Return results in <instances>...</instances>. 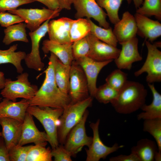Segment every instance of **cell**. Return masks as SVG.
Masks as SVG:
<instances>
[{"mask_svg":"<svg viewBox=\"0 0 161 161\" xmlns=\"http://www.w3.org/2000/svg\"><path fill=\"white\" fill-rule=\"evenodd\" d=\"M57 58L50 52L48 67L43 72L44 79L34 96L28 100L29 106L64 109L71 102L69 95L61 91L55 81V64Z\"/></svg>","mask_w":161,"mask_h":161,"instance_id":"6da1fadb","label":"cell"},{"mask_svg":"<svg viewBox=\"0 0 161 161\" xmlns=\"http://www.w3.org/2000/svg\"><path fill=\"white\" fill-rule=\"evenodd\" d=\"M147 95V90L143 84L127 80L111 104L117 113L130 114L141 109L145 104Z\"/></svg>","mask_w":161,"mask_h":161,"instance_id":"7a4b0ae2","label":"cell"},{"mask_svg":"<svg viewBox=\"0 0 161 161\" xmlns=\"http://www.w3.org/2000/svg\"><path fill=\"white\" fill-rule=\"evenodd\" d=\"M93 98L90 96L80 101L71 102L63 109V113L59 118L57 129L59 144H64L69 131L80 121L87 108L92 105Z\"/></svg>","mask_w":161,"mask_h":161,"instance_id":"3957f363","label":"cell"},{"mask_svg":"<svg viewBox=\"0 0 161 161\" xmlns=\"http://www.w3.org/2000/svg\"><path fill=\"white\" fill-rule=\"evenodd\" d=\"M64 109L48 107H41L36 106H29L27 110L35 117L41 123L45 131L48 142L52 149L58 146L59 143L57 136V129L59 118Z\"/></svg>","mask_w":161,"mask_h":161,"instance_id":"277c9868","label":"cell"},{"mask_svg":"<svg viewBox=\"0 0 161 161\" xmlns=\"http://www.w3.org/2000/svg\"><path fill=\"white\" fill-rule=\"evenodd\" d=\"M28 77V73L25 72L18 75L15 80L6 78L4 86L1 90V95L4 98L14 102H16L18 98L27 100L32 99L38 89L37 85L29 82Z\"/></svg>","mask_w":161,"mask_h":161,"instance_id":"5b68a950","label":"cell"},{"mask_svg":"<svg viewBox=\"0 0 161 161\" xmlns=\"http://www.w3.org/2000/svg\"><path fill=\"white\" fill-rule=\"evenodd\" d=\"M68 94L72 103L83 100L90 96L85 74L81 67L75 60L72 62L70 68Z\"/></svg>","mask_w":161,"mask_h":161,"instance_id":"8992f818","label":"cell"},{"mask_svg":"<svg viewBox=\"0 0 161 161\" xmlns=\"http://www.w3.org/2000/svg\"><path fill=\"white\" fill-rule=\"evenodd\" d=\"M148 52L146 60L142 67L134 73L138 77L144 72L147 73L146 80L148 83L161 81V52L155 44L145 41Z\"/></svg>","mask_w":161,"mask_h":161,"instance_id":"52a82bcc","label":"cell"},{"mask_svg":"<svg viewBox=\"0 0 161 161\" xmlns=\"http://www.w3.org/2000/svg\"><path fill=\"white\" fill-rule=\"evenodd\" d=\"M89 113L86 110L80 121L69 132L63 145L72 157L75 156L84 146L89 147L92 143V137L87 135L85 128Z\"/></svg>","mask_w":161,"mask_h":161,"instance_id":"ba28073f","label":"cell"},{"mask_svg":"<svg viewBox=\"0 0 161 161\" xmlns=\"http://www.w3.org/2000/svg\"><path fill=\"white\" fill-rule=\"evenodd\" d=\"M61 10H53L43 7L42 9L20 8L8 12L22 18L26 22L27 27L31 31H33L44 22L58 16Z\"/></svg>","mask_w":161,"mask_h":161,"instance_id":"9c48e42d","label":"cell"},{"mask_svg":"<svg viewBox=\"0 0 161 161\" xmlns=\"http://www.w3.org/2000/svg\"><path fill=\"white\" fill-rule=\"evenodd\" d=\"M100 119H98L95 123H92L90 124V127L93 131V137L90 145L88 149H86V161H98L101 159H104L110 154L124 146L123 145H119L116 143L111 147L105 145L100 137Z\"/></svg>","mask_w":161,"mask_h":161,"instance_id":"30bf717a","label":"cell"},{"mask_svg":"<svg viewBox=\"0 0 161 161\" xmlns=\"http://www.w3.org/2000/svg\"><path fill=\"white\" fill-rule=\"evenodd\" d=\"M49 20H46L36 30L29 33L31 41V50L26 54L24 60L28 68L37 71L42 70L44 67L40 55L39 46L41 40L47 32Z\"/></svg>","mask_w":161,"mask_h":161,"instance_id":"8fae6325","label":"cell"},{"mask_svg":"<svg viewBox=\"0 0 161 161\" xmlns=\"http://www.w3.org/2000/svg\"><path fill=\"white\" fill-rule=\"evenodd\" d=\"M73 4L76 10L75 17L77 19L84 17L92 18L97 21L100 27L106 29L110 27L106 20V13L96 0H75Z\"/></svg>","mask_w":161,"mask_h":161,"instance_id":"7c38bea8","label":"cell"},{"mask_svg":"<svg viewBox=\"0 0 161 161\" xmlns=\"http://www.w3.org/2000/svg\"><path fill=\"white\" fill-rule=\"evenodd\" d=\"M89 46L88 57L95 61H104L114 60L121 49L99 40L90 32L86 36Z\"/></svg>","mask_w":161,"mask_h":161,"instance_id":"4fadbf2b","label":"cell"},{"mask_svg":"<svg viewBox=\"0 0 161 161\" xmlns=\"http://www.w3.org/2000/svg\"><path fill=\"white\" fill-rule=\"evenodd\" d=\"M48 138L46 132L38 130L32 116L27 112L22 123L20 138L17 145L22 146L33 143L35 145L46 146Z\"/></svg>","mask_w":161,"mask_h":161,"instance_id":"5bb4252c","label":"cell"},{"mask_svg":"<svg viewBox=\"0 0 161 161\" xmlns=\"http://www.w3.org/2000/svg\"><path fill=\"white\" fill-rule=\"evenodd\" d=\"M119 43L122 49L118 57L114 60L115 63L118 69L130 70L134 63L143 59L138 51V39L135 36Z\"/></svg>","mask_w":161,"mask_h":161,"instance_id":"9a60e30c","label":"cell"},{"mask_svg":"<svg viewBox=\"0 0 161 161\" xmlns=\"http://www.w3.org/2000/svg\"><path fill=\"white\" fill-rule=\"evenodd\" d=\"M75 61L83 69L87 80L90 95L94 97L97 89L96 83L99 74L104 67L113 60L99 61L86 56Z\"/></svg>","mask_w":161,"mask_h":161,"instance_id":"2e32d148","label":"cell"},{"mask_svg":"<svg viewBox=\"0 0 161 161\" xmlns=\"http://www.w3.org/2000/svg\"><path fill=\"white\" fill-rule=\"evenodd\" d=\"M74 20L62 17L49 21L47 32L49 40L60 44L73 43L71 40L70 30Z\"/></svg>","mask_w":161,"mask_h":161,"instance_id":"e0dca14e","label":"cell"},{"mask_svg":"<svg viewBox=\"0 0 161 161\" xmlns=\"http://www.w3.org/2000/svg\"><path fill=\"white\" fill-rule=\"evenodd\" d=\"M114 25L113 31L118 43L126 41L136 36L137 29L135 18L128 11L124 12L121 19Z\"/></svg>","mask_w":161,"mask_h":161,"instance_id":"ac0fdd59","label":"cell"},{"mask_svg":"<svg viewBox=\"0 0 161 161\" xmlns=\"http://www.w3.org/2000/svg\"><path fill=\"white\" fill-rule=\"evenodd\" d=\"M137 29V34L152 43L161 35V24L158 21L136 13L134 16Z\"/></svg>","mask_w":161,"mask_h":161,"instance_id":"d6986e66","label":"cell"},{"mask_svg":"<svg viewBox=\"0 0 161 161\" xmlns=\"http://www.w3.org/2000/svg\"><path fill=\"white\" fill-rule=\"evenodd\" d=\"M29 106L27 99H23L16 102L4 98L0 102V118H12L23 122Z\"/></svg>","mask_w":161,"mask_h":161,"instance_id":"ffe728a7","label":"cell"},{"mask_svg":"<svg viewBox=\"0 0 161 161\" xmlns=\"http://www.w3.org/2000/svg\"><path fill=\"white\" fill-rule=\"evenodd\" d=\"M22 123L12 118H0V125L2 128L1 136L9 150L18 144L21 136Z\"/></svg>","mask_w":161,"mask_h":161,"instance_id":"44dd1931","label":"cell"},{"mask_svg":"<svg viewBox=\"0 0 161 161\" xmlns=\"http://www.w3.org/2000/svg\"><path fill=\"white\" fill-rule=\"evenodd\" d=\"M72 43L60 44L46 39L43 42L42 49L45 53L49 52L52 53L64 64L70 67L74 60L72 49Z\"/></svg>","mask_w":161,"mask_h":161,"instance_id":"7402d4cb","label":"cell"},{"mask_svg":"<svg viewBox=\"0 0 161 161\" xmlns=\"http://www.w3.org/2000/svg\"><path fill=\"white\" fill-rule=\"evenodd\" d=\"M153 97L151 103L144 104L141 108L143 112L137 115L138 120L161 118V95L157 90L154 84L148 83Z\"/></svg>","mask_w":161,"mask_h":161,"instance_id":"603a6c76","label":"cell"},{"mask_svg":"<svg viewBox=\"0 0 161 161\" xmlns=\"http://www.w3.org/2000/svg\"><path fill=\"white\" fill-rule=\"evenodd\" d=\"M155 142L147 138H143L138 141L136 145L131 148V152L135 154L140 161H153L158 151Z\"/></svg>","mask_w":161,"mask_h":161,"instance_id":"cb8c5ba5","label":"cell"},{"mask_svg":"<svg viewBox=\"0 0 161 161\" xmlns=\"http://www.w3.org/2000/svg\"><path fill=\"white\" fill-rule=\"evenodd\" d=\"M18 44H16L7 50L0 49V64H11L15 67L17 72L21 74L24 70L21 62L24 59L26 54L24 51L16 52Z\"/></svg>","mask_w":161,"mask_h":161,"instance_id":"d4e9b609","label":"cell"},{"mask_svg":"<svg viewBox=\"0 0 161 161\" xmlns=\"http://www.w3.org/2000/svg\"><path fill=\"white\" fill-rule=\"evenodd\" d=\"M26 24L22 22L6 27L4 30L5 35L2 41L3 43L6 45H9L13 42L17 41L28 42L26 30Z\"/></svg>","mask_w":161,"mask_h":161,"instance_id":"484cf974","label":"cell"},{"mask_svg":"<svg viewBox=\"0 0 161 161\" xmlns=\"http://www.w3.org/2000/svg\"><path fill=\"white\" fill-rule=\"evenodd\" d=\"M70 68L57 58L55 68V81L61 91L66 94H68L69 90Z\"/></svg>","mask_w":161,"mask_h":161,"instance_id":"4316f807","label":"cell"},{"mask_svg":"<svg viewBox=\"0 0 161 161\" xmlns=\"http://www.w3.org/2000/svg\"><path fill=\"white\" fill-rule=\"evenodd\" d=\"M90 25V32L100 41L117 47L118 41L110 27L108 29L97 26L89 18H87Z\"/></svg>","mask_w":161,"mask_h":161,"instance_id":"83f0119b","label":"cell"},{"mask_svg":"<svg viewBox=\"0 0 161 161\" xmlns=\"http://www.w3.org/2000/svg\"><path fill=\"white\" fill-rule=\"evenodd\" d=\"M124 0H96L98 4L101 8H104L106 12L110 22L115 24L120 20L118 11ZM128 4H130L132 0H125Z\"/></svg>","mask_w":161,"mask_h":161,"instance_id":"f1b7e54d","label":"cell"},{"mask_svg":"<svg viewBox=\"0 0 161 161\" xmlns=\"http://www.w3.org/2000/svg\"><path fill=\"white\" fill-rule=\"evenodd\" d=\"M90 24L87 18L74 20L70 30L71 41L73 43L86 37L90 32Z\"/></svg>","mask_w":161,"mask_h":161,"instance_id":"f546056e","label":"cell"},{"mask_svg":"<svg viewBox=\"0 0 161 161\" xmlns=\"http://www.w3.org/2000/svg\"><path fill=\"white\" fill-rule=\"evenodd\" d=\"M143 130L153 137L156 141L158 151H161V118L144 120Z\"/></svg>","mask_w":161,"mask_h":161,"instance_id":"4dcf8cb0","label":"cell"},{"mask_svg":"<svg viewBox=\"0 0 161 161\" xmlns=\"http://www.w3.org/2000/svg\"><path fill=\"white\" fill-rule=\"evenodd\" d=\"M39 145H32L28 151L26 161H51L52 156L49 147Z\"/></svg>","mask_w":161,"mask_h":161,"instance_id":"1f68e13d","label":"cell"},{"mask_svg":"<svg viewBox=\"0 0 161 161\" xmlns=\"http://www.w3.org/2000/svg\"><path fill=\"white\" fill-rule=\"evenodd\" d=\"M136 13L146 16H154L161 20V0H144Z\"/></svg>","mask_w":161,"mask_h":161,"instance_id":"d6a6232c","label":"cell"},{"mask_svg":"<svg viewBox=\"0 0 161 161\" xmlns=\"http://www.w3.org/2000/svg\"><path fill=\"white\" fill-rule=\"evenodd\" d=\"M118 92L106 83L97 88L94 97L100 103H111L116 99Z\"/></svg>","mask_w":161,"mask_h":161,"instance_id":"836d02e7","label":"cell"},{"mask_svg":"<svg viewBox=\"0 0 161 161\" xmlns=\"http://www.w3.org/2000/svg\"><path fill=\"white\" fill-rule=\"evenodd\" d=\"M127 78V74L118 68L107 76L106 81L111 87L119 91L126 83Z\"/></svg>","mask_w":161,"mask_h":161,"instance_id":"e575fe53","label":"cell"},{"mask_svg":"<svg viewBox=\"0 0 161 161\" xmlns=\"http://www.w3.org/2000/svg\"><path fill=\"white\" fill-rule=\"evenodd\" d=\"M72 49L74 60L87 56L89 46L86 37L73 42Z\"/></svg>","mask_w":161,"mask_h":161,"instance_id":"d590c367","label":"cell"},{"mask_svg":"<svg viewBox=\"0 0 161 161\" xmlns=\"http://www.w3.org/2000/svg\"><path fill=\"white\" fill-rule=\"evenodd\" d=\"M32 145L24 146L16 145L11 148L9 151L11 161H26L28 153Z\"/></svg>","mask_w":161,"mask_h":161,"instance_id":"8d00e7d4","label":"cell"},{"mask_svg":"<svg viewBox=\"0 0 161 161\" xmlns=\"http://www.w3.org/2000/svg\"><path fill=\"white\" fill-rule=\"evenodd\" d=\"M24 21L20 16L9 12L0 11V24L7 27L14 24Z\"/></svg>","mask_w":161,"mask_h":161,"instance_id":"74e56055","label":"cell"},{"mask_svg":"<svg viewBox=\"0 0 161 161\" xmlns=\"http://www.w3.org/2000/svg\"><path fill=\"white\" fill-rule=\"evenodd\" d=\"M35 1L34 0H0V11L15 10L21 5Z\"/></svg>","mask_w":161,"mask_h":161,"instance_id":"f35d334b","label":"cell"},{"mask_svg":"<svg viewBox=\"0 0 161 161\" xmlns=\"http://www.w3.org/2000/svg\"><path fill=\"white\" fill-rule=\"evenodd\" d=\"M52 157L55 161H71L72 156L63 145H59L51 150Z\"/></svg>","mask_w":161,"mask_h":161,"instance_id":"ab89813d","label":"cell"},{"mask_svg":"<svg viewBox=\"0 0 161 161\" xmlns=\"http://www.w3.org/2000/svg\"><path fill=\"white\" fill-rule=\"evenodd\" d=\"M9 151L4 139L0 136V161H10Z\"/></svg>","mask_w":161,"mask_h":161,"instance_id":"60d3db41","label":"cell"},{"mask_svg":"<svg viewBox=\"0 0 161 161\" xmlns=\"http://www.w3.org/2000/svg\"><path fill=\"white\" fill-rule=\"evenodd\" d=\"M110 161H140L137 157L134 154L131 153L128 155L120 154L111 157Z\"/></svg>","mask_w":161,"mask_h":161,"instance_id":"b9f144b4","label":"cell"},{"mask_svg":"<svg viewBox=\"0 0 161 161\" xmlns=\"http://www.w3.org/2000/svg\"><path fill=\"white\" fill-rule=\"evenodd\" d=\"M34 0L35 1H37L41 3L46 6L48 9L52 10H56L61 9L58 0Z\"/></svg>","mask_w":161,"mask_h":161,"instance_id":"7bdbcfd3","label":"cell"},{"mask_svg":"<svg viewBox=\"0 0 161 161\" xmlns=\"http://www.w3.org/2000/svg\"><path fill=\"white\" fill-rule=\"evenodd\" d=\"M60 8L70 10L71 8V6L73 4L75 0H58Z\"/></svg>","mask_w":161,"mask_h":161,"instance_id":"ee69618b","label":"cell"},{"mask_svg":"<svg viewBox=\"0 0 161 161\" xmlns=\"http://www.w3.org/2000/svg\"><path fill=\"white\" fill-rule=\"evenodd\" d=\"M6 78L4 77V73L0 71V89H2L5 85Z\"/></svg>","mask_w":161,"mask_h":161,"instance_id":"f6af8a7d","label":"cell"},{"mask_svg":"<svg viewBox=\"0 0 161 161\" xmlns=\"http://www.w3.org/2000/svg\"><path fill=\"white\" fill-rule=\"evenodd\" d=\"M132 1H133L136 9L141 6L143 1V0H132Z\"/></svg>","mask_w":161,"mask_h":161,"instance_id":"bcb514c9","label":"cell"},{"mask_svg":"<svg viewBox=\"0 0 161 161\" xmlns=\"http://www.w3.org/2000/svg\"><path fill=\"white\" fill-rule=\"evenodd\" d=\"M154 160L155 161H161V151H158L156 153L154 157Z\"/></svg>","mask_w":161,"mask_h":161,"instance_id":"7dc6e473","label":"cell"},{"mask_svg":"<svg viewBox=\"0 0 161 161\" xmlns=\"http://www.w3.org/2000/svg\"><path fill=\"white\" fill-rule=\"evenodd\" d=\"M2 136L1 132L0 131V136Z\"/></svg>","mask_w":161,"mask_h":161,"instance_id":"c3c4849f","label":"cell"},{"mask_svg":"<svg viewBox=\"0 0 161 161\" xmlns=\"http://www.w3.org/2000/svg\"><path fill=\"white\" fill-rule=\"evenodd\" d=\"M2 98H0V101H1V100Z\"/></svg>","mask_w":161,"mask_h":161,"instance_id":"681fc988","label":"cell"}]
</instances>
